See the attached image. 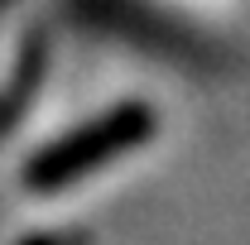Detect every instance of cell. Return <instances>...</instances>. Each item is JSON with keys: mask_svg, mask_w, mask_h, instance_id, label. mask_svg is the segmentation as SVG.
Returning a JSON list of instances; mask_svg holds the SVG:
<instances>
[{"mask_svg": "<svg viewBox=\"0 0 250 245\" xmlns=\"http://www.w3.org/2000/svg\"><path fill=\"white\" fill-rule=\"evenodd\" d=\"M149 135H154V111H149V106H116V111H106L101 121L82 125L77 135L48 144V149L24 168V183H29L34 192H58V187L96 173L101 163L130 154L135 144H145Z\"/></svg>", "mask_w": 250, "mask_h": 245, "instance_id": "1", "label": "cell"}, {"mask_svg": "<svg viewBox=\"0 0 250 245\" xmlns=\"http://www.w3.org/2000/svg\"><path fill=\"white\" fill-rule=\"evenodd\" d=\"M29 245H48V241H29Z\"/></svg>", "mask_w": 250, "mask_h": 245, "instance_id": "2", "label": "cell"}]
</instances>
